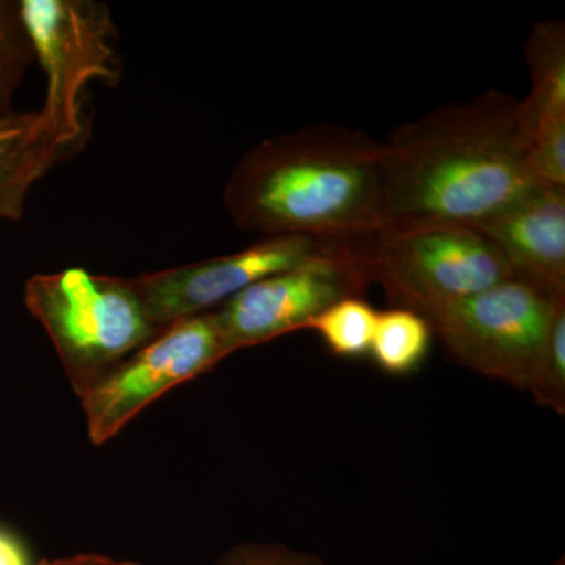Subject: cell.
I'll return each mask as SVG.
<instances>
[{
	"label": "cell",
	"mask_w": 565,
	"mask_h": 565,
	"mask_svg": "<svg viewBox=\"0 0 565 565\" xmlns=\"http://www.w3.org/2000/svg\"><path fill=\"white\" fill-rule=\"evenodd\" d=\"M24 303L51 338L77 397L163 330L148 318L131 278L82 267L33 275Z\"/></svg>",
	"instance_id": "3"
},
{
	"label": "cell",
	"mask_w": 565,
	"mask_h": 565,
	"mask_svg": "<svg viewBox=\"0 0 565 565\" xmlns=\"http://www.w3.org/2000/svg\"><path fill=\"white\" fill-rule=\"evenodd\" d=\"M223 204L263 237L364 239L384 225L381 141L330 122L259 141L234 167Z\"/></svg>",
	"instance_id": "2"
},
{
	"label": "cell",
	"mask_w": 565,
	"mask_h": 565,
	"mask_svg": "<svg viewBox=\"0 0 565 565\" xmlns=\"http://www.w3.org/2000/svg\"><path fill=\"white\" fill-rule=\"evenodd\" d=\"M519 99L487 90L397 126L382 145L384 223L476 226L541 184L527 172Z\"/></svg>",
	"instance_id": "1"
},
{
	"label": "cell",
	"mask_w": 565,
	"mask_h": 565,
	"mask_svg": "<svg viewBox=\"0 0 565 565\" xmlns=\"http://www.w3.org/2000/svg\"><path fill=\"white\" fill-rule=\"evenodd\" d=\"M527 392L542 407L565 414V305L557 310Z\"/></svg>",
	"instance_id": "16"
},
{
	"label": "cell",
	"mask_w": 565,
	"mask_h": 565,
	"mask_svg": "<svg viewBox=\"0 0 565 565\" xmlns=\"http://www.w3.org/2000/svg\"><path fill=\"white\" fill-rule=\"evenodd\" d=\"M563 305L511 278L422 316L460 366L527 392Z\"/></svg>",
	"instance_id": "5"
},
{
	"label": "cell",
	"mask_w": 565,
	"mask_h": 565,
	"mask_svg": "<svg viewBox=\"0 0 565 565\" xmlns=\"http://www.w3.org/2000/svg\"><path fill=\"white\" fill-rule=\"evenodd\" d=\"M473 228L501 253L516 280L565 297V188L535 185Z\"/></svg>",
	"instance_id": "10"
},
{
	"label": "cell",
	"mask_w": 565,
	"mask_h": 565,
	"mask_svg": "<svg viewBox=\"0 0 565 565\" xmlns=\"http://www.w3.org/2000/svg\"><path fill=\"white\" fill-rule=\"evenodd\" d=\"M20 9L33 55L46 74L41 115L62 143L79 150L85 87L93 79L118 81L110 11L95 0H20Z\"/></svg>",
	"instance_id": "6"
},
{
	"label": "cell",
	"mask_w": 565,
	"mask_h": 565,
	"mask_svg": "<svg viewBox=\"0 0 565 565\" xmlns=\"http://www.w3.org/2000/svg\"><path fill=\"white\" fill-rule=\"evenodd\" d=\"M0 565H35L20 535L2 525H0Z\"/></svg>",
	"instance_id": "19"
},
{
	"label": "cell",
	"mask_w": 565,
	"mask_h": 565,
	"mask_svg": "<svg viewBox=\"0 0 565 565\" xmlns=\"http://www.w3.org/2000/svg\"><path fill=\"white\" fill-rule=\"evenodd\" d=\"M359 245L253 282L212 311L228 351L300 332L330 305L362 297L373 282Z\"/></svg>",
	"instance_id": "9"
},
{
	"label": "cell",
	"mask_w": 565,
	"mask_h": 565,
	"mask_svg": "<svg viewBox=\"0 0 565 565\" xmlns=\"http://www.w3.org/2000/svg\"><path fill=\"white\" fill-rule=\"evenodd\" d=\"M35 565H141L132 561L114 559V557L99 555V553H82V555L55 557L43 559Z\"/></svg>",
	"instance_id": "20"
},
{
	"label": "cell",
	"mask_w": 565,
	"mask_h": 565,
	"mask_svg": "<svg viewBox=\"0 0 565 565\" xmlns=\"http://www.w3.org/2000/svg\"><path fill=\"white\" fill-rule=\"evenodd\" d=\"M525 57L531 87L516 109L523 150L541 129L565 121V22H535L526 40Z\"/></svg>",
	"instance_id": "12"
},
{
	"label": "cell",
	"mask_w": 565,
	"mask_h": 565,
	"mask_svg": "<svg viewBox=\"0 0 565 565\" xmlns=\"http://www.w3.org/2000/svg\"><path fill=\"white\" fill-rule=\"evenodd\" d=\"M527 172L541 184L565 188V121L541 129L525 150Z\"/></svg>",
	"instance_id": "17"
},
{
	"label": "cell",
	"mask_w": 565,
	"mask_h": 565,
	"mask_svg": "<svg viewBox=\"0 0 565 565\" xmlns=\"http://www.w3.org/2000/svg\"><path fill=\"white\" fill-rule=\"evenodd\" d=\"M230 353L212 311L166 327L79 397L92 444H107L162 394Z\"/></svg>",
	"instance_id": "7"
},
{
	"label": "cell",
	"mask_w": 565,
	"mask_h": 565,
	"mask_svg": "<svg viewBox=\"0 0 565 565\" xmlns=\"http://www.w3.org/2000/svg\"><path fill=\"white\" fill-rule=\"evenodd\" d=\"M215 565H326L321 557L277 542H247L223 553Z\"/></svg>",
	"instance_id": "18"
},
{
	"label": "cell",
	"mask_w": 565,
	"mask_h": 565,
	"mask_svg": "<svg viewBox=\"0 0 565 565\" xmlns=\"http://www.w3.org/2000/svg\"><path fill=\"white\" fill-rule=\"evenodd\" d=\"M74 151L57 139L41 111L0 118V218L20 221L33 185Z\"/></svg>",
	"instance_id": "11"
},
{
	"label": "cell",
	"mask_w": 565,
	"mask_h": 565,
	"mask_svg": "<svg viewBox=\"0 0 565 565\" xmlns=\"http://www.w3.org/2000/svg\"><path fill=\"white\" fill-rule=\"evenodd\" d=\"M33 55L21 18L20 0H0V118L13 114L14 92Z\"/></svg>",
	"instance_id": "15"
},
{
	"label": "cell",
	"mask_w": 565,
	"mask_h": 565,
	"mask_svg": "<svg viewBox=\"0 0 565 565\" xmlns=\"http://www.w3.org/2000/svg\"><path fill=\"white\" fill-rule=\"evenodd\" d=\"M433 330L422 315L407 308L379 311L370 355L390 375L418 371L429 353Z\"/></svg>",
	"instance_id": "13"
},
{
	"label": "cell",
	"mask_w": 565,
	"mask_h": 565,
	"mask_svg": "<svg viewBox=\"0 0 565 565\" xmlns=\"http://www.w3.org/2000/svg\"><path fill=\"white\" fill-rule=\"evenodd\" d=\"M371 282L390 303L418 315L514 278L501 253L473 226L390 222L360 239Z\"/></svg>",
	"instance_id": "4"
},
{
	"label": "cell",
	"mask_w": 565,
	"mask_h": 565,
	"mask_svg": "<svg viewBox=\"0 0 565 565\" xmlns=\"http://www.w3.org/2000/svg\"><path fill=\"white\" fill-rule=\"evenodd\" d=\"M377 316L362 297H345L316 316L305 330L318 333L333 355L362 359L370 353Z\"/></svg>",
	"instance_id": "14"
},
{
	"label": "cell",
	"mask_w": 565,
	"mask_h": 565,
	"mask_svg": "<svg viewBox=\"0 0 565 565\" xmlns=\"http://www.w3.org/2000/svg\"><path fill=\"white\" fill-rule=\"evenodd\" d=\"M356 241L311 236H266L230 255L131 278L152 323L166 329L211 313L253 282L351 248Z\"/></svg>",
	"instance_id": "8"
}]
</instances>
